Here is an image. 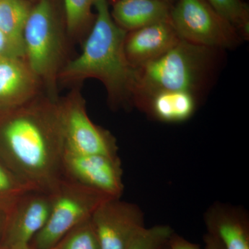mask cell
I'll use <instances>...</instances> for the list:
<instances>
[{"mask_svg":"<svg viewBox=\"0 0 249 249\" xmlns=\"http://www.w3.org/2000/svg\"><path fill=\"white\" fill-rule=\"evenodd\" d=\"M172 7L173 4L160 0H117L110 13L117 25L129 32L170 22Z\"/></svg>","mask_w":249,"mask_h":249,"instance_id":"obj_14","label":"cell"},{"mask_svg":"<svg viewBox=\"0 0 249 249\" xmlns=\"http://www.w3.org/2000/svg\"><path fill=\"white\" fill-rule=\"evenodd\" d=\"M58 106L65 152L119 157L115 139L91 121L79 93L69 95Z\"/></svg>","mask_w":249,"mask_h":249,"instance_id":"obj_7","label":"cell"},{"mask_svg":"<svg viewBox=\"0 0 249 249\" xmlns=\"http://www.w3.org/2000/svg\"><path fill=\"white\" fill-rule=\"evenodd\" d=\"M11 249H36L33 248L30 245H19L17 246V247H14Z\"/></svg>","mask_w":249,"mask_h":249,"instance_id":"obj_24","label":"cell"},{"mask_svg":"<svg viewBox=\"0 0 249 249\" xmlns=\"http://www.w3.org/2000/svg\"><path fill=\"white\" fill-rule=\"evenodd\" d=\"M162 249H170L169 248V247H168V245H167L166 246H165V247H164V248Z\"/></svg>","mask_w":249,"mask_h":249,"instance_id":"obj_26","label":"cell"},{"mask_svg":"<svg viewBox=\"0 0 249 249\" xmlns=\"http://www.w3.org/2000/svg\"><path fill=\"white\" fill-rule=\"evenodd\" d=\"M52 196L48 219L29 244L33 248L52 249L73 228L91 219L103 201L111 199L66 178L52 193Z\"/></svg>","mask_w":249,"mask_h":249,"instance_id":"obj_5","label":"cell"},{"mask_svg":"<svg viewBox=\"0 0 249 249\" xmlns=\"http://www.w3.org/2000/svg\"><path fill=\"white\" fill-rule=\"evenodd\" d=\"M1 227H2V226H1V224L0 223V234H1Z\"/></svg>","mask_w":249,"mask_h":249,"instance_id":"obj_27","label":"cell"},{"mask_svg":"<svg viewBox=\"0 0 249 249\" xmlns=\"http://www.w3.org/2000/svg\"><path fill=\"white\" fill-rule=\"evenodd\" d=\"M198 96L187 91H163L152 96L141 111L160 122L181 123L196 110Z\"/></svg>","mask_w":249,"mask_h":249,"instance_id":"obj_15","label":"cell"},{"mask_svg":"<svg viewBox=\"0 0 249 249\" xmlns=\"http://www.w3.org/2000/svg\"><path fill=\"white\" fill-rule=\"evenodd\" d=\"M20 58L24 59V54L16 47L9 37L0 30V58Z\"/></svg>","mask_w":249,"mask_h":249,"instance_id":"obj_22","label":"cell"},{"mask_svg":"<svg viewBox=\"0 0 249 249\" xmlns=\"http://www.w3.org/2000/svg\"><path fill=\"white\" fill-rule=\"evenodd\" d=\"M94 6L97 14L83 52L58 77L67 82L96 78L106 87L111 107L133 106L134 69L124 51L127 31L114 22L107 0H97Z\"/></svg>","mask_w":249,"mask_h":249,"instance_id":"obj_2","label":"cell"},{"mask_svg":"<svg viewBox=\"0 0 249 249\" xmlns=\"http://www.w3.org/2000/svg\"><path fill=\"white\" fill-rule=\"evenodd\" d=\"M63 172L67 179L109 197L121 198L124 193L119 157L65 152Z\"/></svg>","mask_w":249,"mask_h":249,"instance_id":"obj_9","label":"cell"},{"mask_svg":"<svg viewBox=\"0 0 249 249\" xmlns=\"http://www.w3.org/2000/svg\"><path fill=\"white\" fill-rule=\"evenodd\" d=\"M91 222L102 249H126L145 227L141 208L120 198L103 201L93 212Z\"/></svg>","mask_w":249,"mask_h":249,"instance_id":"obj_8","label":"cell"},{"mask_svg":"<svg viewBox=\"0 0 249 249\" xmlns=\"http://www.w3.org/2000/svg\"><path fill=\"white\" fill-rule=\"evenodd\" d=\"M52 204V193L32 191L22 196L5 217L0 234L1 248L29 245L47 222Z\"/></svg>","mask_w":249,"mask_h":249,"instance_id":"obj_10","label":"cell"},{"mask_svg":"<svg viewBox=\"0 0 249 249\" xmlns=\"http://www.w3.org/2000/svg\"><path fill=\"white\" fill-rule=\"evenodd\" d=\"M170 23L181 40L203 47L230 49L243 40L207 0H176Z\"/></svg>","mask_w":249,"mask_h":249,"instance_id":"obj_6","label":"cell"},{"mask_svg":"<svg viewBox=\"0 0 249 249\" xmlns=\"http://www.w3.org/2000/svg\"><path fill=\"white\" fill-rule=\"evenodd\" d=\"M97 0H64L67 31L75 34L86 27Z\"/></svg>","mask_w":249,"mask_h":249,"instance_id":"obj_21","label":"cell"},{"mask_svg":"<svg viewBox=\"0 0 249 249\" xmlns=\"http://www.w3.org/2000/svg\"><path fill=\"white\" fill-rule=\"evenodd\" d=\"M51 249H102L91 219L73 228Z\"/></svg>","mask_w":249,"mask_h":249,"instance_id":"obj_19","label":"cell"},{"mask_svg":"<svg viewBox=\"0 0 249 249\" xmlns=\"http://www.w3.org/2000/svg\"><path fill=\"white\" fill-rule=\"evenodd\" d=\"M27 1H31V0H27Z\"/></svg>","mask_w":249,"mask_h":249,"instance_id":"obj_28","label":"cell"},{"mask_svg":"<svg viewBox=\"0 0 249 249\" xmlns=\"http://www.w3.org/2000/svg\"><path fill=\"white\" fill-rule=\"evenodd\" d=\"M38 81L24 59L0 58V114L34 99Z\"/></svg>","mask_w":249,"mask_h":249,"instance_id":"obj_13","label":"cell"},{"mask_svg":"<svg viewBox=\"0 0 249 249\" xmlns=\"http://www.w3.org/2000/svg\"><path fill=\"white\" fill-rule=\"evenodd\" d=\"M173 234V229L168 225L145 227L126 249H162L168 245Z\"/></svg>","mask_w":249,"mask_h":249,"instance_id":"obj_20","label":"cell"},{"mask_svg":"<svg viewBox=\"0 0 249 249\" xmlns=\"http://www.w3.org/2000/svg\"><path fill=\"white\" fill-rule=\"evenodd\" d=\"M31 8L27 0H0V30L24 56L23 34Z\"/></svg>","mask_w":249,"mask_h":249,"instance_id":"obj_16","label":"cell"},{"mask_svg":"<svg viewBox=\"0 0 249 249\" xmlns=\"http://www.w3.org/2000/svg\"><path fill=\"white\" fill-rule=\"evenodd\" d=\"M160 1H166V2L170 3V4H174L176 1V0H160Z\"/></svg>","mask_w":249,"mask_h":249,"instance_id":"obj_25","label":"cell"},{"mask_svg":"<svg viewBox=\"0 0 249 249\" xmlns=\"http://www.w3.org/2000/svg\"><path fill=\"white\" fill-rule=\"evenodd\" d=\"M180 40L170 22L156 23L127 32L124 53L129 65L137 69L160 58Z\"/></svg>","mask_w":249,"mask_h":249,"instance_id":"obj_12","label":"cell"},{"mask_svg":"<svg viewBox=\"0 0 249 249\" xmlns=\"http://www.w3.org/2000/svg\"><path fill=\"white\" fill-rule=\"evenodd\" d=\"M34 99L0 114V158L34 189L52 193L65 178L58 102Z\"/></svg>","mask_w":249,"mask_h":249,"instance_id":"obj_1","label":"cell"},{"mask_svg":"<svg viewBox=\"0 0 249 249\" xmlns=\"http://www.w3.org/2000/svg\"><path fill=\"white\" fill-rule=\"evenodd\" d=\"M24 60L38 80L53 86L62 56L60 26L52 0H38L31 8L24 34Z\"/></svg>","mask_w":249,"mask_h":249,"instance_id":"obj_4","label":"cell"},{"mask_svg":"<svg viewBox=\"0 0 249 249\" xmlns=\"http://www.w3.org/2000/svg\"><path fill=\"white\" fill-rule=\"evenodd\" d=\"M205 245L214 249H249V220L240 207L222 203L210 206L204 214Z\"/></svg>","mask_w":249,"mask_h":249,"instance_id":"obj_11","label":"cell"},{"mask_svg":"<svg viewBox=\"0 0 249 249\" xmlns=\"http://www.w3.org/2000/svg\"><path fill=\"white\" fill-rule=\"evenodd\" d=\"M220 51L181 40L160 58L134 69L133 106L141 110L152 96L163 91L199 96L213 77Z\"/></svg>","mask_w":249,"mask_h":249,"instance_id":"obj_3","label":"cell"},{"mask_svg":"<svg viewBox=\"0 0 249 249\" xmlns=\"http://www.w3.org/2000/svg\"><path fill=\"white\" fill-rule=\"evenodd\" d=\"M170 249H201L199 245L193 243L186 239L174 233L168 242ZM205 249H214L209 245H205Z\"/></svg>","mask_w":249,"mask_h":249,"instance_id":"obj_23","label":"cell"},{"mask_svg":"<svg viewBox=\"0 0 249 249\" xmlns=\"http://www.w3.org/2000/svg\"><path fill=\"white\" fill-rule=\"evenodd\" d=\"M213 7L237 29L242 38L249 37V9L242 0H207Z\"/></svg>","mask_w":249,"mask_h":249,"instance_id":"obj_18","label":"cell"},{"mask_svg":"<svg viewBox=\"0 0 249 249\" xmlns=\"http://www.w3.org/2000/svg\"><path fill=\"white\" fill-rule=\"evenodd\" d=\"M34 189L14 173L0 158V223L4 224L5 217L18 201Z\"/></svg>","mask_w":249,"mask_h":249,"instance_id":"obj_17","label":"cell"}]
</instances>
